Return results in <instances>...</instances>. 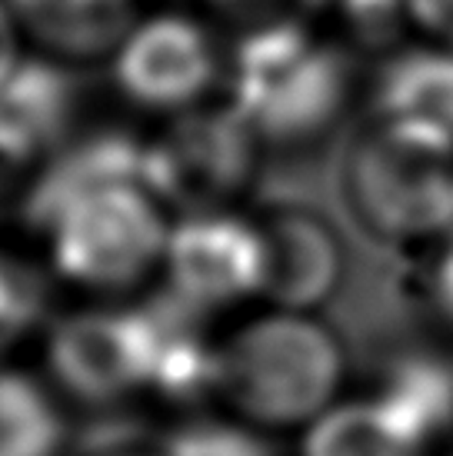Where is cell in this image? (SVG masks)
<instances>
[{
    "instance_id": "obj_1",
    "label": "cell",
    "mask_w": 453,
    "mask_h": 456,
    "mask_svg": "<svg viewBox=\"0 0 453 456\" xmlns=\"http://www.w3.org/2000/svg\"><path fill=\"white\" fill-rule=\"evenodd\" d=\"M144 164L147 143L90 134L40 167L27 220L44 237L51 273L90 297H124L164 266L174 224Z\"/></svg>"
},
{
    "instance_id": "obj_2",
    "label": "cell",
    "mask_w": 453,
    "mask_h": 456,
    "mask_svg": "<svg viewBox=\"0 0 453 456\" xmlns=\"http://www.w3.org/2000/svg\"><path fill=\"white\" fill-rule=\"evenodd\" d=\"M347 350L307 310L264 306L220 337L217 400L264 433H301L343 400Z\"/></svg>"
},
{
    "instance_id": "obj_3",
    "label": "cell",
    "mask_w": 453,
    "mask_h": 456,
    "mask_svg": "<svg viewBox=\"0 0 453 456\" xmlns=\"http://www.w3.org/2000/svg\"><path fill=\"white\" fill-rule=\"evenodd\" d=\"M230 107L260 143H307L337 124L353 94L347 53L307 24L243 34L226 57Z\"/></svg>"
},
{
    "instance_id": "obj_4",
    "label": "cell",
    "mask_w": 453,
    "mask_h": 456,
    "mask_svg": "<svg viewBox=\"0 0 453 456\" xmlns=\"http://www.w3.org/2000/svg\"><path fill=\"white\" fill-rule=\"evenodd\" d=\"M343 183L380 240L430 250L453 233V151L374 124L353 140Z\"/></svg>"
},
{
    "instance_id": "obj_5",
    "label": "cell",
    "mask_w": 453,
    "mask_h": 456,
    "mask_svg": "<svg viewBox=\"0 0 453 456\" xmlns=\"http://www.w3.org/2000/svg\"><path fill=\"white\" fill-rule=\"evenodd\" d=\"M157 360L153 304H94L47 330V380L80 403L107 406L157 393Z\"/></svg>"
},
{
    "instance_id": "obj_6",
    "label": "cell",
    "mask_w": 453,
    "mask_h": 456,
    "mask_svg": "<svg viewBox=\"0 0 453 456\" xmlns=\"http://www.w3.org/2000/svg\"><path fill=\"white\" fill-rule=\"evenodd\" d=\"M257 147L260 140L230 103H207L170 117V127L147 143V183L180 214L220 210L251 180Z\"/></svg>"
},
{
    "instance_id": "obj_7",
    "label": "cell",
    "mask_w": 453,
    "mask_h": 456,
    "mask_svg": "<svg viewBox=\"0 0 453 456\" xmlns=\"http://www.w3.org/2000/svg\"><path fill=\"white\" fill-rule=\"evenodd\" d=\"M111 74L127 103L180 117L207 107L214 87L226 80V57L203 20L164 11L130 27V34L111 53Z\"/></svg>"
},
{
    "instance_id": "obj_8",
    "label": "cell",
    "mask_w": 453,
    "mask_h": 456,
    "mask_svg": "<svg viewBox=\"0 0 453 456\" xmlns=\"http://www.w3.org/2000/svg\"><path fill=\"white\" fill-rule=\"evenodd\" d=\"M167 293L214 317L251 300H264V243L257 216L230 207L184 214L164 254Z\"/></svg>"
},
{
    "instance_id": "obj_9",
    "label": "cell",
    "mask_w": 453,
    "mask_h": 456,
    "mask_svg": "<svg viewBox=\"0 0 453 456\" xmlns=\"http://www.w3.org/2000/svg\"><path fill=\"white\" fill-rule=\"evenodd\" d=\"M264 243V304L317 314L337 293L347 254L314 210L277 207L257 216Z\"/></svg>"
},
{
    "instance_id": "obj_10",
    "label": "cell",
    "mask_w": 453,
    "mask_h": 456,
    "mask_svg": "<svg viewBox=\"0 0 453 456\" xmlns=\"http://www.w3.org/2000/svg\"><path fill=\"white\" fill-rule=\"evenodd\" d=\"M77 84L54 57H24L0 84V167L47 164L70 143Z\"/></svg>"
},
{
    "instance_id": "obj_11",
    "label": "cell",
    "mask_w": 453,
    "mask_h": 456,
    "mask_svg": "<svg viewBox=\"0 0 453 456\" xmlns=\"http://www.w3.org/2000/svg\"><path fill=\"white\" fill-rule=\"evenodd\" d=\"M374 124L453 151V47L420 40L374 80Z\"/></svg>"
},
{
    "instance_id": "obj_12",
    "label": "cell",
    "mask_w": 453,
    "mask_h": 456,
    "mask_svg": "<svg viewBox=\"0 0 453 456\" xmlns=\"http://www.w3.org/2000/svg\"><path fill=\"white\" fill-rule=\"evenodd\" d=\"M21 34L61 64L111 57L137 24L134 0H7Z\"/></svg>"
},
{
    "instance_id": "obj_13",
    "label": "cell",
    "mask_w": 453,
    "mask_h": 456,
    "mask_svg": "<svg viewBox=\"0 0 453 456\" xmlns=\"http://www.w3.org/2000/svg\"><path fill=\"white\" fill-rule=\"evenodd\" d=\"M370 400L430 456L453 433V363L437 354L393 356Z\"/></svg>"
},
{
    "instance_id": "obj_14",
    "label": "cell",
    "mask_w": 453,
    "mask_h": 456,
    "mask_svg": "<svg viewBox=\"0 0 453 456\" xmlns=\"http://www.w3.org/2000/svg\"><path fill=\"white\" fill-rule=\"evenodd\" d=\"M297 456H427L370 393L343 396L297 433Z\"/></svg>"
},
{
    "instance_id": "obj_15",
    "label": "cell",
    "mask_w": 453,
    "mask_h": 456,
    "mask_svg": "<svg viewBox=\"0 0 453 456\" xmlns=\"http://www.w3.org/2000/svg\"><path fill=\"white\" fill-rule=\"evenodd\" d=\"M63 433L67 423L51 380L0 363V456H57Z\"/></svg>"
},
{
    "instance_id": "obj_16",
    "label": "cell",
    "mask_w": 453,
    "mask_h": 456,
    "mask_svg": "<svg viewBox=\"0 0 453 456\" xmlns=\"http://www.w3.org/2000/svg\"><path fill=\"white\" fill-rule=\"evenodd\" d=\"M51 310V283L40 264L0 243V360L30 340Z\"/></svg>"
},
{
    "instance_id": "obj_17",
    "label": "cell",
    "mask_w": 453,
    "mask_h": 456,
    "mask_svg": "<svg viewBox=\"0 0 453 456\" xmlns=\"http://www.w3.org/2000/svg\"><path fill=\"white\" fill-rule=\"evenodd\" d=\"M167 456H280L270 433L257 430L237 417L197 419L177 430L164 446Z\"/></svg>"
},
{
    "instance_id": "obj_18",
    "label": "cell",
    "mask_w": 453,
    "mask_h": 456,
    "mask_svg": "<svg viewBox=\"0 0 453 456\" xmlns=\"http://www.w3.org/2000/svg\"><path fill=\"white\" fill-rule=\"evenodd\" d=\"M424 290H427L430 306L441 314L443 323L453 327V233L427 250Z\"/></svg>"
},
{
    "instance_id": "obj_19",
    "label": "cell",
    "mask_w": 453,
    "mask_h": 456,
    "mask_svg": "<svg viewBox=\"0 0 453 456\" xmlns=\"http://www.w3.org/2000/svg\"><path fill=\"white\" fill-rule=\"evenodd\" d=\"M403 17L420 30V40L453 47V0H403Z\"/></svg>"
},
{
    "instance_id": "obj_20",
    "label": "cell",
    "mask_w": 453,
    "mask_h": 456,
    "mask_svg": "<svg viewBox=\"0 0 453 456\" xmlns=\"http://www.w3.org/2000/svg\"><path fill=\"white\" fill-rule=\"evenodd\" d=\"M24 34L13 20L7 0H0V84L17 70V64L24 61Z\"/></svg>"
},
{
    "instance_id": "obj_21",
    "label": "cell",
    "mask_w": 453,
    "mask_h": 456,
    "mask_svg": "<svg viewBox=\"0 0 453 456\" xmlns=\"http://www.w3.org/2000/svg\"><path fill=\"white\" fill-rule=\"evenodd\" d=\"M324 7H337L353 20H380L387 13L403 17V0H324Z\"/></svg>"
},
{
    "instance_id": "obj_22",
    "label": "cell",
    "mask_w": 453,
    "mask_h": 456,
    "mask_svg": "<svg viewBox=\"0 0 453 456\" xmlns=\"http://www.w3.org/2000/svg\"><path fill=\"white\" fill-rule=\"evenodd\" d=\"M107 456H167V453H144V450H127V453H107Z\"/></svg>"
},
{
    "instance_id": "obj_23",
    "label": "cell",
    "mask_w": 453,
    "mask_h": 456,
    "mask_svg": "<svg viewBox=\"0 0 453 456\" xmlns=\"http://www.w3.org/2000/svg\"><path fill=\"white\" fill-rule=\"evenodd\" d=\"M447 456H453V453H447Z\"/></svg>"
}]
</instances>
